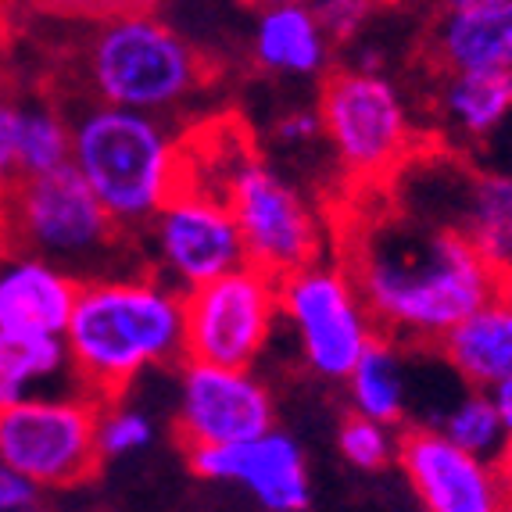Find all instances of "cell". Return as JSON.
<instances>
[{"instance_id":"obj_1","label":"cell","mask_w":512,"mask_h":512,"mask_svg":"<svg viewBox=\"0 0 512 512\" xmlns=\"http://www.w3.org/2000/svg\"><path fill=\"white\" fill-rule=\"evenodd\" d=\"M341 248L337 262L359 287L376 333L398 348H441L462 319L498 294L470 240L402 205L351 222Z\"/></svg>"},{"instance_id":"obj_2","label":"cell","mask_w":512,"mask_h":512,"mask_svg":"<svg viewBox=\"0 0 512 512\" xmlns=\"http://www.w3.org/2000/svg\"><path fill=\"white\" fill-rule=\"evenodd\" d=\"M65 351L79 391L119 402L151 369L183 366V294L151 269L83 283Z\"/></svg>"},{"instance_id":"obj_3","label":"cell","mask_w":512,"mask_h":512,"mask_svg":"<svg viewBox=\"0 0 512 512\" xmlns=\"http://www.w3.org/2000/svg\"><path fill=\"white\" fill-rule=\"evenodd\" d=\"M72 83L83 101L169 119L212 86V61L169 18L147 8H111L72 43Z\"/></svg>"},{"instance_id":"obj_4","label":"cell","mask_w":512,"mask_h":512,"mask_svg":"<svg viewBox=\"0 0 512 512\" xmlns=\"http://www.w3.org/2000/svg\"><path fill=\"white\" fill-rule=\"evenodd\" d=\"M72 115V169L119 230L137 237L187 183V137L176 122L79 101Z\"/></svg>"},{"instance_id":"obj_5","label":"cell","mask_w":512,"mask_h":512,"mask_svg":"<svg viewBox=\"0 0 512 512\" xmlns=\"http://www.w3.org/2000/svg\"><path fill=\"white\" fill-rule=\"evenodd\" d=\"M8 219L11 248L58 265L79 283L147 269L140 240L119 230L72 165L18 183L8 194Z\"/></svg>"},{"instance_id":"obj_6","label":"cell","mask_w":512,"mask_h":512,"mask_svg":"<svg viewBox=\"0 0 512 512\" xmlns=\"http://www.w3.org/2000/svg\"><path fill=\"white\" fill-rule=\"evenodd\" d=\"M208 190L230 208L248 265L273 280L319 265L326 255V226L305 194L283 172H276L248 140H219L215 172L187 180Z\"/></svg>"},{"instance_id":"obj_7","label":"cell","mask_w":512,"mask_h":512,"mask_svg":"<svg viewBox=\"0 0 512 512\" xmlns=\"http://www.w3.org/2000/svg\"><path fill=\"white\" fill-rule=\"evenodd\" d=\"M316 111L337 162L366 190L391 187L423 154L409 104L387 76H369L348 65L333 69L323 79Z\"/></svg>"},{"instance_id":"obj_8","label":"cell","mask_w":512,"mask_h":512,"mask_svg":"<svg viewBox=\"0 0 512 512\" xmlns=\"http://www.w3.org/2000/svg\"><path fill=\"white\" fill-rule=\"evenodd\" d=\"M101 402L86 391L36 394L0 412V459L40 491L86 484L101 470Z\"/></svg>"},{"instance_id":"obj_9","label":"cell","mask_w":512,"mask_h":512,"mask_svg":"<svg viewBox=\"0 0 512 512\" xmlns=\"http://www.w3.org/2000/svg\"><path fill=\"white\" fill-rule=\"evenodd\" d=\"M280 319L291 326L308 373L348 380L380 341L359 287L341 262H319L280 280Z\"/></svg>"},{"instance_id":"obj_10","label":"cell","mask_w":512,"mask_h":512,"mask_svg":"<svg viewBox=\"0 0 512 512\" xmlns=\"http://www.w3.org/2000/svg\"><path fill=\"white\" fill-rule=\"evenodd\" d=\"M409 172L423 176V190L394 194V201L405 212L470 240L487 273L495 276L498 291L512 294V172L473 169L462 162L430 169L427 154H419Z\"/></svg>"},{"instance_id":"obj_11","label":"cell","mask_w":512,"mask_h":512,"mask_svg":"<svg viewBox=\"0 0 512 512\" xmlns=\"http://www.w3.org/2000/svg\"><path fill=\"white\" fill-rule=\"evenodd\" d=\"M280 323V280L244 265L183 294V362L251 369Z\"/></svg>"},{"instance_id":"obj_12","label":"cell","mask_w":512,"mask_h":512,"mask_svg":"<svg viewBox=\"0 0 512 512\" xmlns=\"http://www.w3.org/2000/svg\"><path fill=\"white\" fill-rule=\"evenodd\" d=\"M140 251L147 269L180 294H190L248 265L244 237L230 208L194 183H183L169 197V205L154 215L151 226L140 233Z\"/></svg>"},{"instance_id":"obj_13","label":"cell","mask_w":512,"mask_h":512,"mask_svg":"<svg viewBox=\"0 0 512 512\" xmlns=\"http://www.w3.org/2000/svg\"><path fill=\"white\" fill-rule=\"evenodd\" d=\"M172 430L187 455L255 441L276 430V398L255 369L183 362L176 373Z\"/></svg>"},{"instance_id":"obj_14","label":"cell","mask_w":512,"mask_h":512,"mask_svg":"<svg viewBox=\"0 0 512 512\" xmlns=\"http://www.w3.org/2000/svg\"><path fill=\"white\" fill-rule=\"evenodd\" d=\"M398 466L423 512H509L498 466L466 455L434 427L412 423L398 434Z\"/></svg>"},{"instance_id":"obj_15","label":"cell","mask_w":512,"mask_h":512,"mask_svg":"<svg viewBox=\"0 0 512 512\" xmlns=\"http://www.w3.org/2000/svg\"><path fill=\"white\" fill-rule=\"evenodd\" d=\"M190 470L212 484H233L248 491L265 512H305L312 505L308 459L301 444L280 427L255 441L194 452Z\"/></svg>"},{"instance_id":"obj_16","label":"cell","mask_w":512,"mask_h":512,"mask_svg":"<svg viewBox=\"0 0 512 512\" xmlns=\"http://www.w3.org/2000/svg\"><path fill=\"white\" fill-rule=\"evenodd\" d=\"M430 72H512V0H455L430 15Z\"/></svg>"},{"instance_id":"obj_17","label":"cell","mask_w":512,"mask_h":512,"mask_svg":"<svg viewBox=\"0 0 512 512\" xmlns=\"http://www.w3.org/2000/svg\"><path fill=\"white\" fill-rule=\"evenodd\" d=\"M83 283L29 251L0 255V330L22 337H65Z\"/></svg>"},{"instance_id":"obj_18","label":"cell","mask_w":512,"mask_h":512,"mask_svg":"<svg viewBox=\"0 0 512 512\" xmlns=\"http://www.w3.org/2000/svg\"><path fill=\"white\" fill-rule=\"evenodd\" d=\"M251 58L269 76H330L333 43L312 4H265L251 26Z\"/></svg>"},{"instance_id":"obj_19","label":"cell","mask_w":512,"mask_h":512,"mask_svg":"<svg viewBox=\"0 0 512 512\" xmlns=\"http://www.w3.org/2000/svg\"><path fill=\"white\" fill-rule=\"evenodd\" d=\"M441 359L470 384L491 394L512 380V294L498 291L441 341Z\"/></svg>"},{"instance_id":"obj_20","label":"cell","mask_w":512,"mask_h":512,"mask_svg":"<svg viewBox=\"0 0 512 512\" xmlns=\"http://www.w3.org/2000/svg\"><path fill=\"white\" fill-rule=\"evenodd\" d=\"M434 115L462 144H487L512 119V72H434Z\"/></svg>"},{"instance_id":"obj_21","label":"cell","mask_w":512,"mask_h":512,"mask_svg":"<svg viewBox=\"0 0 512 512\" xmlns=\"http://www.w3.org/2000/svg\"><path fill=\"white\" fill-rule=\"evenodd\" d=\"M65 384H76L65 337H22L0 330V412L36 394L65 391Z\"/></svg>"},{"instance_id":"obj_22","label":"cell","mask_w":512,"mask_h":512,"mask_svg":"<svg viewBox=\"0 0 512 512\" xmlns=\"http://www.w3.org/2000/svg\"><path fill=\"white\" fill-rule=\"evenodd\" d=\"M348 384V402L351 412L384 427H398L405 423V409H409V391H405V366L398 344L380 341L362 355V362L351 369Z\"/></svg>"},{"instance_id":"obj_23","label":"cell","mask_w":512,"mask_h":512,"mask_svg":"<svg viewBox=\"0 0 512 512\" xmlns=\"http://www.w3.org/2000/svg\"><path fill=\"white\" fill-rule=\"evenodd\" d=\"M72 165V115L58 97L22 94L18 122V172L22 180H40Z\"/></svg>"},{"instance_id":"obj_24","label":"cell","mask_w":512,"mask_h":512,"mask_svg":"<svg viewBox=\"0 0 512 512\" xmlns=\"http://www.w3.org/2000/svg\"><path fill=\"white\" fill-rule=\"evenodd\" d=\"M434 430H441V434L448 437L455 448H462L466 455H473V459H480V462H491V466H498V462L505 459L502 448H509L495 402H491V394H484V391L466 394L455 409L444 412V419Z\"/></svg>"},{"instance_id":"obj_25","label":"cell","mask_w":512,"mask_h":512,"mask_svg":"<svg viewBox=\"0 0 512 512\" xmlns=\"http://www.w3.org/2000/svg\"><path fill=\"white\" fill-rule=\"evenodd\" d=\"M158 437V423L151 412L140 405H129L126 398L119 402H101V419H97V452L101 462H119L129 455L147 452Z\"/></svg>"},{"instance_id":"obj_26","label":"cell","mask_w":512,"mask_h":512,"mask_svg":"<svg viewBox=\"0 0 512 512\" xmlns=\"http://www.w3.org/2000/svg\"><path fill=\"white\" fill-rule=\"evenodd\" d=\"M337 448H341L344 462H351L355 470L376 473L391 466L394 455H398V437L384 423H373V419H362L351 412L348 419L337 430Z\"/></svg>"},{"instance_id":"obj_27","label":"cell","mask_w":512,"mask_h":512,"mask_svg":"<svg viewBox=\"0 0 512 512\" xmlns=\"http://www.w3.org/2000/svg\"><path fill=\"white\" fill-rule=\"evenodd\" d=\"M22 94L8 79H0V194L8 197L22 183L18 172V122H22Z\"/></svg>"},{"instance_id":"obj_28","label":"cell","mask_w":512,"mask_h":512,"mask_svg":"<svg viewBox=\"0 0 512 512\" xmlns=\"http://www.w3.org/2000/svg\"><path fill=\"white\" fill-rule=\"evenodd\" d=\"M312 11H316L326 40L333 47H341V43H351L369 26L376 8L373 4H362V0H323V4H312Z\"/></svg>"},{"instance_id":"obj_29","label":"cell","mask_w":512,"mask_h":512,"mask_svg":"<svg viewBox=\"0 0 512 512\" xmlns=\"http://www.w3.org/2000/svg\"><path fill=\"white\" fill-rule=\"evenodd\" d=\"M0 512H43V491L0 459Z\"/></svg>"},{"instance_id":"obj_30","label":"cell","mask_w":512,"mask_h":512,"mask_svg":"<svg viewBox=\"0 0 512 512\" xmlns=\"http://www.w3.org/2000/svg\"><path fill=\"white\" fill-rule=\"evenodd\" d=\"M273 133L283 147H308L323 137V122H319L316 108H291L276 119Z\"/></svg>"},{"instance_id":"obj_31","label":"cell","mask_w":512,"mask_h":512,"mask_svg":"<svg viewBox=\"0 0 512 512\" xmlns=\"http://www.w3.org/2000/svg\"><path fill=\"white\" fill-rule=\"evenodd\" d=\"M491 402L498 409V419H502V430H505V444H509L512 452V380H505L502 387L491 391Z\"/></svg>"},{"instance_id":"obj_32","label":"cell","mask_w":512,"mask_h":512,"mask_svg":"<svg viewBox=\"0 0 512 512\" xmlns=\"http://www.w3.org/2000/svg\"><path fill=\"white\" fill-rule=\"evenodd\" d=\"M11 251V219H8V197L0 194V255Z\"/></svg>"},{"instance_id":"obj_33","label":"cell","mask_w":512,"mask_h":512,"mask_svg":"<svg viewBox=\"0 0 512 512\" xmlns=\"http://www.w3.org/2000/svg\"><path fill=\"white\" fill-rule=\"evenodd\" d=\"M498 477H502L505 502H509V512H512V452H505V459L498 462Z\"/></svg>"}]
</instances>
